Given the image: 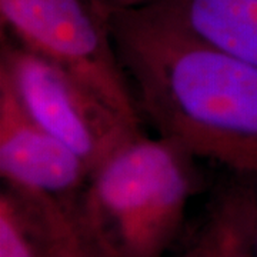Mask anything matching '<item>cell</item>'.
I'll return each instance as SVG.
<instances>
[{"label":"cell","mask_w":257,"mask_h":257,"mask_svg":"<svg viewBox=\"0 0 257 257\" xmlns=\"http://www.w3.org/2000/svg\"><path fill=\"white\" fill-rule=\"evenodd\" d=\"M99 2H101L107 8V6H130L138 3L139 0H99Z\"/></svg>","instance_id":"11"},{"label":"cell","mask_w":257,"mask_h":257,"mask_svg":"<svg viewBox=\"0 0 257 257\" xmlns=\"http://www.w3.org/2000/svg\"><path fill=\"white\" fill-rule=\"evenodd\" d=\"M253 193L244 179L223 196L202 236L180 257H254Z\"/></svg>","instance_id":"8"},{"label":"cell","mask_w":257,"mask_h":257,"mask_svg":"<svg viewBox=\"0 0 257 257\" xmlns=\"http://www.w3.org/2000/svg\"><path fill=\"white\" fill-rule=\"evenodd\" d=\"M47 257H119L80 206L63 200L56 213L55 236Z\"/></svg>","instance_id":"9"},{"label":"cell","mask_w":257,"mask_h":257,"mask_svg":"<svg viewBox=\"0 0 257 257\" xmlns=\"http://www.w3.org/2000/svg\"><path fill=\"white\" fill-rule=\"evenodd\" d=\"M10 40L60 66L140 124V110L99 0H0Z\"/></svg>","instance_id":"3"},{"label":"cell","mask_w":257,"mask_h":257,"mask_svg":"<svg viewBox=\"0 0 257 257\" xmlns=\"http://www.w3.org/2000/svg\"><path fill=\"white\" fill-rule=\"evenodd\" d=\"M206 46L257 66V0H139Z\"/></svg>","instance_id":"6"},{"label":"cell","mask_w":257,"mask_h":257,"mask_svg":"<svg viewBox=\"0 0 257 257\" xmlns=\"http://www.w3.org/2000/svg\"><path fill=\"white\" fill-rule=\"evenodd\" d=\"M142 117L159 136L257 176V66L203 45L143 6H107Z\"/></svg>","instance_id":"1"},{"label":"cell","mask_w":257,"mask_h":257,"mask_svg":"<svg viewBox=\"0 0 257 257\" xmlns=\"http://www.w3.org/2000/svg\"><path fill=\"white\" fill-rule=\"evenodd\" d=\"M250 184V189L253 193V254L257 257V176H243Z\"/></svg>","instance_id":"10"},{"label":"cell","mask_w":257,"mask_h":257,"mask_svg":"<svg viewBox=\"0 0 257 257\" xmlns=\"http://www.w3.org/2000/svg\"><path fill=\"white\" fill-rule=\"evenodd\" d=\"M62 202L6 184L0 193V257H47Z\"/></svg>","instance_id":"7"},{"label":"cell","mask_w":257,"mask_h":257,"mask_svg":"<svg viewBox=\"0 0 257 257\" xmlns=\"http://www.w3.org/2000/svg\"><path fill=\"white\" fill-rule=\"evenodd\" d=\"M0 79L40 126L94 170L140 124L126 119L76 76L10 39H3Z\"/></svg>","instance_id":"4"},{"label":"cell","mask_w":257,"mask_h":257,"mask_svg":"<svg viewBox=\"0 0 257 257\" xmlns=\"http://www.w3.org/2000/svg\"><path fill=\"white\" fill-rule=\"evenodd\" d=\"M0 173L5 183L62 200L77 199L92 170L40 126L0 79Z\"/></svg>","instance_id":"5"},{"label":"cell","mask_w":257,"mask_h":257,"mask_svg":"<svg viewBox=\"0 0 257 257\" xmlns=\"http://www.w3.org/2000/svg\"><path fill=\"white\" fill-rule=\"evenodd\" d=\"M192 155L139 133L89 177L80 206L119 257H162L176 237L196 177Z\"/></svg>","instance_id":"2"}]
</instances>
